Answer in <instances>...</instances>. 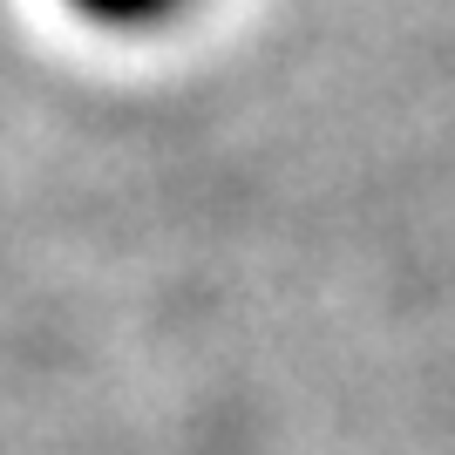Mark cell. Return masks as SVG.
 Wrapping results in <instances>:
<instances>
[{
  "mask_svg": "<svg viewBox=\"0 0 455 455\" xmlns=\"http://www.w3.org/2000/svg\"><path fill=\"white\" fill-rule=\"evenodd\" d=\"M89 7H102V14H143V7H156V0H89Z\"/></svg>",
  "mask_w": 455,
  "mask_h": 455,
  "instance_id": "cell-1",
  "label": "cell"
}]
</instances>
